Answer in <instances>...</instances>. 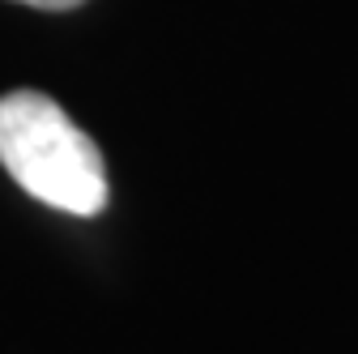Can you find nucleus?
Listing matches in <instances>:
<instances>
[{"instance_id": "obj_1", "label": "nucleus", "mask_w": 358, "mask_h": 354, "mask_svg": "<svg viewBox=\"0 0 358 354\" xmlns=\"http://www.w3.org/2000/svg\"><path fill=\"white\" fill-rule=\"evenodd\" d=\"M0 167L30 192L73 218L107 209V167L99 146L69 120V111L38 94L13 90L0 99Z\"/></svg>"}, {"instance_id": "obj_2", "label": "nucleus", "mask_w": 358, "mask_h": 354, "mask_svg": "<svg viewBox=\"0 0 358 354\" xmlns=\"http://www.w3.org/2000/svg\"><path fill=\"white\" fill-rule=\"evenodd\" d=\"M17 5H30V9H48V13H69V9L85 5V0H17Z\"/></svg>"}]
</instances>
